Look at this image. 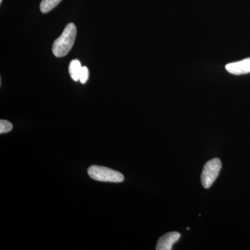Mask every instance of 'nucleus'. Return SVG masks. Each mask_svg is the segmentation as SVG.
Wrapping results in <instances>:
<instances>
[{
    "label": "nucleus",
    "mask_w": 250,
    "mask_h": 250,
    "mask_svg": "<svg viewBox=\"0 0 250 250\" xmlns=\"http://www.w3.org/2000/svg\"><path fill=\"white\" fill-rule=\"evenodd\" d=\"M88 77H89V71L87 67H82V70H81L80 76V82L82 83H85L88 80Z\"/></svg>",
    "instance_id": "9"
},
{
    "label": "nucleus",
    "mask_w": 250,
    "mask_h": 250,
    "mask_svg": "<svg viewBox=\"0 0 250 250\" xmlns=\"http://www.w3.org/2000/svg\"><path fill=\"white\" fill-rule=\"evenodd\" d=\"M181 234L177 231L167 233L159 238L156 245V250H171L172 246L179 241Z\"/></svg>",
    "instance_id": "5"
},
{
    "label": "nucleus",
    "mask_w": 250,
    "mask_h": 250,
    "mask_svg": "<svg viewBox=\"0 0 250 250\" xmlns=\"http://www.w3.org/2000/svg\"><path fill=\"white\" fill-rule=\"evenodd\" d=\"M77 36V27L73 23H69L62 35L54 41L52 52L57 57H65L71 50Z\"/></svg>",
    "instance_id": "1"
},
{
    "label": "nucleus",
    "mask_w": 250,
    "mask_h": 250,
    "mask_svg": "<svg viewBox=\"0 0 250 250\" xmlns=\"http://www.w3.org/2000/svg\"><path fill=\"white\" fill-rule=\"evenodd\" d=\"M62 0H42L40 4L41 11L43 14H47L51 10L54 9Z\"/></svg>",
    "instance_id": "7"
},
{
    "label": "nucleus",
    "mask_w": 250,
    "mask_h": 250,
    "mask_svg": "<svg viewBox=\"0 0 250 250\" xmlns=\"http://www.w3.org/2000/svg\"><path fill=\"white\" fill-rule=\"evenodd\" d=\"M90 178L98 182L120 183L124 181L123 174L118 171L103 166H92L88 169Z\"/></svg>",
    "instance_id": "2"
},
{
    "label": "nucleus",
    "mask_w": 250,
    "mask_h": 250,
    "mask_svg": "<svg viewBox=\"0 0 250 250\" xmlns=\"http://www.w3.org/2000/svg\"><path fill=\"white\" fill-rule=\"evenodd\" d=\"M1 1H2V0H0V3H1Z\"/></svg>",
    "instance_id": "10"
},
{
    "label": "nucleus",
    "mask_w": 250,
    "mask_h": 250,
    "mask_svg": "<svg viewBox=\"0 0 250 250\" xmlns=\"http://www.w3.org/2000/svg\"><path fill=\"white\" fill-rule=\"evenodd\" d=\"M222 163L218 158L208 161L204 166L201 175L202 186L205 188H209L214 183L221 170Z\"/></svg>",
    "instance_id": "3"
},
{
    "label": "nucleus",
    "mask_w": 250,
    "mask_h": 250,
    "mask_svg": "<svg viewBox=\"0 0 250 250\" xmlns=\"http://www.w3.org/2000/svg\"><path fill=\"white\" fill-rule=\"evenodd\" d=\"M227 71L235 75H246L250 73V58L230 62L225 66Z\"/></svg>",
    "instance_id": "4"
},
{
    "label": "nucleus",
    "mask_w": 250,
    "mask_h": 250,
    "mask_svg": "<svg viewBox=\"0 0 250 250\" xmlns=\"http://www.w3.org/2000/svg\"><path fill=\"white\" fill-rule=\"evenodd\" d=\"M13 129L12 123L9 121L1 120L0 121V134H6L9 132Z\"/></svg>",
    "instance_id": "8"
},
{
    "label": "nucleus",
    "mask_w": 250,
    "mask_h": 250,
    "mask_svg": "<svg viewBox=\"0 0 250 250\" xmlns=\"http://www.w3.org/2000/svg\"><path fill=\"white\" fill-rule=\"evenodd\" d=\"M82 66L81 65L80 61L72 60L70 62V65H69V73H70V77L72 80L75 82L80 81V76L81 70H82Z\"/></svg>",
    "instance_id": "6"
}]
</instances>
